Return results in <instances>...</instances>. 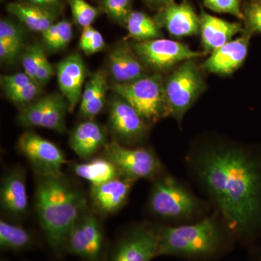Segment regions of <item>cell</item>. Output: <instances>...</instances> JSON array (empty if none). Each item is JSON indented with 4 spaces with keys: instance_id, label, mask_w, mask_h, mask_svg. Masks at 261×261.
Segmentation results:
<instances>
[{
    "instance_id": "6da1fadb",
    "label": "cell",
    "mask_w": 261,
    "mask_h": 261,
    "mask_svg": "<svg viewBox=\"0 0 261 261\" xmlns=\"http://www.w3.org/2000/svg\"><path fill=\"white\" fill-rule=\"evenodd\" d=\"M192 181L247 250L261 240V147L220 137L194 142L185 157Z\"/></svg>"
},
{
    "instance_id": "7a4b0ae2",
    "label": "cell",
    "mask_w": 261,
    "mask_h": 261,
    "mask_svg": "<svg viewBox=\"0 0 261 261\" xmlns=\"http://www.w3.org/2000/svg\"><path fill=\"white\" fill-rule=\"evenodd\" d=\"M158 225L159 257L216 261L228 255L238 245L232 230L215 209L194 222L176 226Z\"/></svg>"
},
{
    "instance_id": "3957f363",
    "label": "cell",
    "mask_w": 261,
    "mask_h": 261,
    "mask_svg": "<svg viewBox=\"0 0 261 261\" xmlns=\"http://www.w3.org/2000/svg\"><path fill=\"white\" fill-rule=\"evenodd\" d=\"M35 209L47 245L57 257L65 254L70 231L87 208L80 190L64 175L35 173Z\"/></svg>"
},
{
    "instance_id": "277c9868",
    "label": "cell",
    "mask_w": 261,
    "mask_h": 261,
    "mask_svg": "<svg viewBox=\"0 0 261 261\" xmlns=\"http://www.w3.org/2000/svg\"><path fill=\"white\" fill-rule=\"evenodd\" d=\"M212 205L185 182L165 171L152 181L147 210L160 225L176 226L198 221L211 214ZM214 210V209H213Z\"/></svg>"
},
{
    "instance_id": "5b68a950",
    "label": "cell",
    "mask_w": 261,
    "mask_h": 261,
    "mask_svg": "<svg viewBox=\"0 0 261 261\" xmlns=\"http://www.w3.org/2000/svg\"><path fill=\"white\" fill-rule=\"evenodd\" d=\"M163 82L161 75L155 73L129 83H116L112 89L151 124L170 116Z\"/></svg>"
},
{
    "instance_id": "8992f818",
    "label": "cell",
    "mask_w": 261,
    "mask_h": 261,
    "mask_svg": "<svg viewBox=\"0 0 261 261\" xmlns=\"http://www.w3.org/2000/svg\"><path fill=\"white\" fill-rule=\"evenodd\" d=\"M164 89L170 116L181 124L187 111L195 104L206 85L195 59L180 63L164 80Z\"/></svg>"
},
{
    "instance_id": "52a82bcc",
    "label": "cell",
    "mask_w": 261,
    "mask_h": 261,
    "mask_svg": "<svg viewBox=\"0 0 261 261\" xmlns=\"http://www.w3.org/2000/svg\"><path fill=\"white\" fill-rule=\"evenodd\" d=\"M159 225H130L108 246L106 261H152L159 257Z\"/></svg>"
},
{
    "instance_id": "ba28073f",
    "label": "cell",
    "mask_w": 261,
    "mask_h": 261,
    "mask_svg": "<svg viewBox=\"0 0 261 261\" xmlns=\"http://www.w3.org/2000/svg\"><path fill=\"white\" fill-rule=\"evenodd\" d=\"M104 157L116 166L122 177L152 181L166 171L159 156L149 147H128L116 140L104 147Z\"/></svg>"
},
{
    "instance_id": "9c48e42d",
    "label": "cell",
    "mask_w": 261,
    "mask_h": 261,
    "mask_svg": "<svg viewBox=\"0 0 261 261\" xmlns=\"http://www.w3.org/2000/svg\"><path fill=\"white\" fill-rule=\"evenodd\" d=\"M108 249L102 224L87 207L70 231L66 254L82 261H106Z\"/></svg>"
},
{
    "instance_id": "30bf717a",
    "label": "cell",
    "mask_w": 261,
    "mask_h": 261,
    "mask_svg": "<svg viewBox=\"0 0 261 261\" xmlns=\"http://www.w3.org/2000/svg\"><path fill=\"white\" fill-rule=\"evenodd\" d=\"M145 66L157 73L172 69L183 62L205 56L203 51L192 50L186 44L169 39H152L132 46Z\"/></svg>"
},
{
    "instance_id": "8fae6325",
    "label": "cell",
    "mask_w": 261,
    "mask_h": 261,
    "mask_svg": "<svg viewBox=\"0 0 261 261\" xmlns=\"http://www.w3.org/2000/svg\"><path fill=\"white\" fill-rule=\"evenodd\" d=\"M18 147L32 165L34 173L61 175L66 164L65 154L59 147L35 132H27L19 137Z\"/></svg>"
},
{
    "instance_id": "7c38bea8",
    "label": "cell",
    "mask_w": 261,
    "mask_h": 261,
    "mask_svg": "<svg viewBox=\"0 0 261 261\" xmlns=\"http://www.w3.org/2000/svg\"><path fill=\"white\" fill-rule=\"evenodd\" d=\"M116 99L110 108V126L118 140L133 145L145 140L149 124L124 99Z\"/></svg>"
},
{
    "instance_id": "4fadbf2b",
    "label": "cell",
    "mask_w": 261,
    "mask_h": 261,
    "mask_svg": "<svg viewBox=\"0 0 261 261\" xmlns=\"http://www.w3.org/2000/svg\"><path fill=\"white\" fill-rule=\"evenodd\" d=\"M2 210L10 219L18 221L29 211L25 173L20 168H14L5 173L0 187Z\"/></svg>"
},
{
    "instance_id": "5bb4252c",
    "label": "cell",
    "mask_w": 261,
    "mask_h": 261,
    "mask_svg": "<svg viewBox=\"0 0 261 261\" xmlns=\"http://www.w3.org/2000/svg\"><path fill=\"white\" fill-rule=\"evenodd\" d=\"M251 37L243 33L241 37L230 41L211 53L200 68L215 74H231L246 60Z\"/></svg>"
},
{
    "instance_id": "9a60e30c",
    "label": "cell",
    "mask_w": 261,
    "mask_h": 261,
    "mask_svg": "<svg viewBox=\"0 0 261 261\" xmlns=\"http://www.w3.org/2000/svg\"><path fill=\"white\" fill-rule=\"evenodd\" d=\"M135 184L120 176L102 185H92L89 192L92 206L102 216L116 214L126 205Z\"/></svg>"
},
{
    "instance_id": "2e32d148",
    "label": "cell",
    "mask_w": 261,
    "mask_h": 261,
    "mask_svg": "<svg viewBox=\"0 0 261 261\" xmlns=\"http://www.w3.org/2000/svg\"><path fill=\"white\" fill-rule=\"evenodd\" d=\"M60 90L72 113L80 103L85 82L86 67L80 55L72 54L60 62L57 67Z\"/></svg>"
},
{
    "instance_id": "e0dca14e",
    "label": "cell",
    "mask_w": 261,
    "mask_h": 261,
    "mask_svg": "<svg viewBox=\"0 0 261 261\" xmlns=\"http://www.w3.org/2000/svg\"><path fill=\"white\" fill-rule=\"evenodd\" d=\"M155 20L172 37H191L200 32V17L186 2L181 4L173 2L166 5L159 10Z\"/></svg>"
},
{
    "instance_id": "ac0fdd59",
    "label": "cell",
    "mask_w": 261,
    "mask_h": 261,
    "mask_svg": "<svg viewBox=\"0 0 261 261\" xmlns=\"http://www.w3.org/2000/svg\"><path fill=\"white\" fill-rule=\"evenodd\" d=\"M200 34L203 53H213L231 41L236 34L244 32L243 24L213 16L203 10L200 15Z\"/></svg>"
},
{
    "instance_id": "d6986e66",
    "label": "cell",
    "mask_w": 261,
    "mask_h": 261,
    "mask_svg": "<svg viewBox=\"0 0 261 261\" xmlns=\"http://www.w3.org/2000/svg\"><path fill=\"white\" fill-rule=\"evenodd\" d=\"M109 69L116 84H126L145 76V65L133 48L119 44L109 56Z\"/></svg>"
},
{
    "instance_id": "ffe728a7",
    "label": "cell",
    "mask_w": 261,
    "mask_h": 261,
    "mask_svg": "<svg viewBox=\"0 0 261 261\" xmlns=\"http://www.w3.org/2000/svg\"><path fill=\"white\" fill-rule=\"evenodd\" d=\"M106 145L104 130L93 120H86L77 125L70 136V148L82 160L90 159Z\"/></svg>"
},
{
    "instance_id": "44dd1931",
    "label": "cell",
    "mask_w": 261,
    "mask_h": 261,
    "mask_svg": "<svg viewBox=\"0 0 261 261\" xmlns=\"http://www.w3.org/2000/svg\"><path fill=\"white\" fill-rule=\"evenodd\" d=\"M107 75L103 70L94 73L84 87L80 112L86 120H93L104 108L108 90Z\"/></svg>"
},
{
    "instance_id": "7402d4cb",
    "label": "cell",
    "mask_w": 261,
    "mask_h": 261,
    "mask_svg": "<svg viewBox=\"0 0 261 261\" xmlns=\"http://www.w3.org/2000/svg\"><path fill=\"white\" fill-rule=\"evenodd\" d=\"M37 240L30 231L18 222L0 221V248L2 251L22 252L32 250Z\"/></svg>"
},
{
    "instance_id": "603a6c76",
    "label": "cell",
    "mask_w": 261,
    "mask_h": 261,
    "mask_svg": "<svg viewBox=\"0 0 261 261\" xmlns=\"http://www.w3.org/2000/svg\"><path fill=\"white\" fill-rule=\"evenodd\" d=\"M71 168L77 176L89 182L90 186L102 185L121 176L116 166L104 156L74 163Z\"/></svg>"
},
{
    "instance_id": "cb8c5ba5",
    "label": "cell",
    "mask_w": 261,
    "mask_h": 261,
    "mask_svg": "<svg viewBox=\"0 0 261 261\" xmlns=\"http://www.w3.org/2000/svg\"><path fill=\"white\" fill-rule=\"evenodd\" d=\"M7 10L34 32H44L55 23L56 18V15L47 10L27 3H10Z\"/></svg>"
},
{
    "instance_id": "d4e9b609",
    "label": "cell",
    "mask_w": 261,
    "mask_h": 261,
    "mask_svg": "<svg viewBox=\"0 0 261 261\" xmlns=\"http://www.w3.org/2000/svg\"><path fill=\"white\" fill-rule=\"evenodd\" d=\"M128 36L137 42H146L163 37L161 27L155 18L140 11H132L126 24Z\"/></svg>"
},
{
    "instance_id": "484cf974",
    "label": "cell",
    "mask_w": 261,
    "mask_h": 261,
    "mask_svg": "<svg viewBox=\"0 0 261 261\" xmlns=\"http://www.w3.org/2000/svg\"><path fill=\"white\" fill-rule=\"evenodd\" d=\"M68 103L63 96L50 94L40 127L55 132H63L65 128V116Z\"/></svg>"
},
{
    "instance_id": "4316f807",
    "label": "cell",
    "mask_w": 261,
    "mask_h": 261,
    "mask_svg": "<svg viewBox=\"0 0 261 261\" xmlns=\"http://www.w3.org/2000/svg\"><path fill=\"white\" fill-rule=\"evenodd\" d=\"M49 95L27 105L18 117V121L25 127H40L43 116L47 108Z\"/></svg>"
},
{
    "instance_id": "83f0119b",
    "label": "cell",
    "mask_w": 261,
    "mask_h": 261,
    "mask_svg": "<svg viewBox=\"0 0 261 261\" xmlns=\"http://www.w3.org/2000/svg\"><path fill=\"white\" fill-rule=\"evenodd\" d=\"M74 20L79 25L85 28L90 27L97 18V9L85 0H68Z\"/></svg>"
},
{
    "instance_id": "f1b7e54d",
    "label": "cell",
    "mask_w": 261,
    "mask_h": 261,
    "mask_svg": "<svg viewBox=\"0 0 261 261\" xmlns=\"http://www.w3.org/2000/svg\"><path fill=\"white\" fill-rule=\"evenodd\" d=\"M244 32L252 36L261 34V1L251 2L244 6Z\"/></svg>"
},
{
    "instance_id": "f546056e",
    "label": "cell",
    "mask_w": 261,
    "mask_h": 261,
    "mask_svg": "<svg viewBox=\"0 0 261 261\" xmlns=\"http://www.w3.org/2000/svg\"><path fill=\"white\" fill-rule=\"evenodd\" d=\"M45 56L44 48L40 44L37 43L27 47L22 56L24 72L35 82L38 68Z\"/></svg>"
},
{
    "instance_id": "4dcf8cb0",
    "label": "cell",
    "mask_w": 261,
    "mask_h": 261,
    "mask_svg": "<svg viewBox=\"0 0 261 261\" xmlns=\"http://www.w3.org/2000/svg\"><path fill=\"white\" fill-rule=\"evenodd\" d=\"M102 10L115 21L126 24L132 13V0H102Z\"/></svg>"
},
{
    "instance_id": "1f68e13d",
    "label": "cell",
    "mask_w": 261,
    "mask_h": 261,
    "mask_svg": "<svg viewBox=\"0 0 261 261\" xmlns=\"http://www.w3.org/2000/svg\"><path fill=\"white\" fill-rule=\"evenodd\" d=\"M80 46L84 53L92 55L102 50L106 47V43L102 34L90 25L83 28Z\"/></svg>"
},
{
    "instance_id": "d6a6232c",
    "label": "cell",
    "mask_w": 261,
    "mask_h": 261,
    "mask_svg": "<svg viewBox=\"0 0 261 261\" xmlns=\"http://www.w3.org/2000/svg\"><path fill=\"white\" fill-rule=\"evenodd\" d=\"M206 8L220 13H228L243 20L241 0H203Z\"/></svg>"
},
{
    "instance_id": "836d02e7",
    "label": "cell",
    "mask_w": 261,
    "mask_h": 261,
    "mask_svg": "<svg viewBox=\"0 0 261 261\" xmlns=\"http://www.w3.org/2000/svg\"><path fill=\"white\" fill-rule=\"evenodd\" d=\"M0 42L23 45V32L18 25L10 19L0 20Z\"/></svg>"
},
{
    "instance_id": "e575fe53",
    "label": "cell",
    "mask_w": 261,
    "mask_h": 261,
    "mask_svg": "<svg viewBox=\"0 0 261 261\" xmlns=\"http://www.w3.org/2000/svg\"><path fill=\"white\" fill-rule=\"evenodd\" d=\"M40 92V86L35 82L28 85L6 94L8 99L15 104L25 105L32 102Z\"/></svg>"
},
{
    "instance_id": "d590c367",
    "label": "cell",
    "mask_w": 261,
    "mask_h": 261,
    "mask_svg": "<svg viewBox=\"0 0 261 261\" xmlns=\"http://www.w3.org/2000/svg\"><path fill=\"white\" fill-rule=\"evenodd\" d=\"M32 82L34 81H33L25 72L1 76V85L6 94L18 90Z\"/></svg>"
},
{
    "instance_id": "8d00e7d4",
    "label": "cell",
    "mask_w": 261,
    "mask_h": 261,
    "mask_svg": "<svg viewBox=\"0 0 261 261\" xmlns=\"http://www.w3.org/2000/svg\"><path fill=\"white\" fill-rule=\"evenodd\" d=\"M58 32L56 40L49 49L58 51L68 45L73 37V28L68 20H63L58 22Z\"/></svg>"
},
{
    "instance_id": "74e56055",
    "label": "cell",
    "mask_w": 261,
    "mask_h": 261,
    "mask_svg": "<svg viewBox=\"0 0 261 261\" xmlns=\"http://www.w3.org/2000/svg\"><path fill=\"white\" fill-rule=\"evenodd\" d=\"M55 74L54 68L50 62L48 61L47 56L43 58L39 68L37 72V76H36V82L39 86H44L47 84V82L51 80V77Z\"/></svg>"
},
{
    "instance_id": "f35d334b",
    "label": "cell",
    "mask_w": 261,
    "mask_h": 261,
    "mask_svg": "<svg viewBox=\"0 0 261 261\" xmlns=\"http://www.w3.org/2000/svg\"><path fill=\"white\" fill-rule=\"evenodd\" d=\"M23 45L8 42H0V58L3 62H12L18 56Z\"/></svg>"
},
{
    "instance_id": "ab89813d",
    "label": "cell",
    "mask_w": 261,
    "mask_h": 261,
    "mask_svg": "<svg viewBox=\"0 0 261 261\" xmlns=\"http://www.w3.org/2000/svg\"><path fill=\"white\" fill-rule=\"evenodd\" d=\"M25 2L47 10L55 15L61 13L64 5V0H25Z\"/></svg>"
},
{
    "instance_id": "60d3db41",
    "label": "cell",
    "mask_w": 261,
    "mask_h": 261,
    "mask_svg": "<svg viewBox=\"0 0 261 261\" xmlns=\"http://www.w3.org/2000/svg\"><path fill=\"white\" fill-rule=\"evenodd\" d=\"M58 32V23H53L51 27H49L47 30L42 33L43 40L45 43L46 46L48 49L53 45L55 40H56L57 34Z\"/></svg>"
},
{
    "instance_id": "b9f144b4",
    "label": "cell",
    "mask_w": 261,
    "mask_h": 261,
    "mask_svg": "<svg viewBox=\"0 0 261 261\" xmlns=\"http://www.w3.org/2000/svg\"><path fill=\"white\" fill-rule=\"evenodd\" d=\"M247 261H261V245L249 249Z\"/></svg>"
},
{
    "instance_id": "7bdbcfd3",
    "label": "cell",
    "mask_w": 261,
    "mask_h": 261,
    "mask_svg": "<svg viewBox=\"0 0 261 261\" xmlns=\"http://www.w3.org/2000/svg\"><path fill=\"white\" fill-rule=\"evenodd\" d=\"M143 1L150 8L159 10L166 7V5L173 3L174 0H143Z\"/></svg>"
},
{
    "instance_id": "ee69618b",
    "label": "cell",
    "mask_w": 261,
    "mask_h": 261,
    "mask_svg": "<svg viewBox=\"0 0 261 261\" xmlns=\"http://www.w3.org/2000/svg\"><path fill=\"white\" fill-rule=\"evenodd\" d=\"M251 2H260L261 0H250Z\"/></svg>"
},
{
    "instance_id": "f6af8a7d",
    "label": "cell",
    "mask_w": 261,
    "mask_h": 261,
    "mask_svg": "<svg viewBox=\"0 0 261 261\" xmlns=\"http://www.w3.org/2000/svg\"><path fill=\"white\" fill-rule=\"evenodd\" d=\"M23 261H29V260H24Z\"/></svg>"
},
{
    "instance_id": "bcb514c9",
    "label": "cell",
    "mask_w": 261,
    "mask_h": 261,
    "mask_svg": "<svg viewBox=\"0 0 261 261\" xmlns=\"http://www.w3.org/2000/svg\"><path fill=\"white\" fill-rule=\"evenodd\" d=\"M184 1L186 2V0H184Z\"/></svg>"
}]
</instances>
